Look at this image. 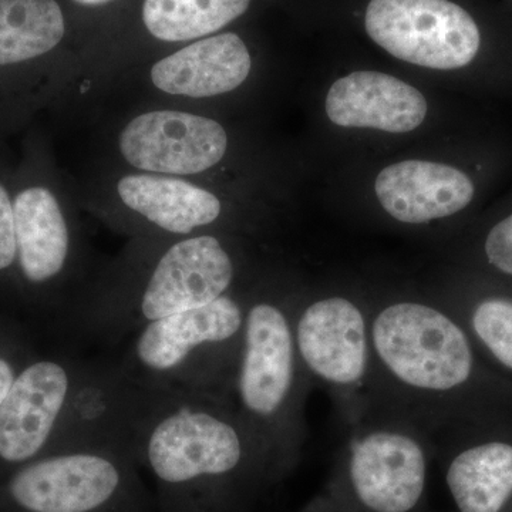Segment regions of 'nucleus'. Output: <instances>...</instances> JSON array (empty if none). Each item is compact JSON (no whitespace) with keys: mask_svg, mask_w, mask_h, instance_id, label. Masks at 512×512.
<instances>
[{"mask_svg":"<svg viewBox=\"0 0 512 512\" xmlns=\"http://www.w3.org/2000/svg\"><path fill=\"white\" fill-rule=\"evenodd\" d=\"M434 446L454 512H512V419L441 431Z\"/></svg>","mask_w":512,"mask_h":512,"instance_id":"nucleus-13","label":"nucleus"},{"mask_svg":"<svg viewBox=\"0 0 512 512\" xmlns=\"http://www.w3.org/2000/svg\"><path fill=\"white\" fill-rule=\"evenodd\" d=\"M228 147L221 123L187 110L141 111L116 134L117 154L131 171L192 180L220 165Z\"/></svg>","mask_w":512,"mask_h":512,"instance_id":"nucleus-12","label":"nucleus"},{"mask_svg":"<svg viewBox=\"0 0 512 512\" xmlns=\"http://www.w3.org/2000/svg\"><path fill=\"white\" fill-rule=\"evenodd\" d=\"M111 198L138 227L170 239L207 234L224 214L215 192L174 175L127 171L114 181Z\"/></svg>","mask_w":512,"mask_h":512,"instance_id":"nucleus-16","label":"nucleus"},{"mask_svg":"<svg viewBox=\"0 0 512 512\" xmlns=\"http://www.w3.org/2000/svg\"><path fill=\"white\" fill-rule=\"evenodd\" d=\"M70 29L63 0H0V137L49 99Z\"/></svg>","mask_w":512,"mask_h":512,"instance_id":"nucleus-8","label":"nucleus"},{"mask_svg":"<svg viewBox=\"0 0 512 512\" xmlns=\"http://www.w3.org/2000/svg\"><path fill=\"white\" fill-rule=\"evenodd\" d=\"M447 305L485 362L512 384V285L474 275Z\"/></svg>","mask_w":512,"mask_h":512,"instance_id":"nucleus-20","label":"nucleus"},{"mask_svg":"<svg viewBox=\"0 0 512 512\" xmlns=\"http://www.w3.org/2000/svg\"><path fill=\"white\" fill-rule=\"evenodd\" d=\"M369 313V412L412 420L431 436L512 419V384L485 362L447 303L397 299Z\"/></svg>","mask_w":512,"mask_h":512,"instance_id":"nucleus-1","label":"nucleus"},{"mask_svg":"<svg viewBox=\"0 0 512 512\" xmlns=\"http://www.w3.org/2000/svg\"><path fill=\"white\" fill-rule=\"evenodd\" d=\"M251 70L247 43L237 33L221 32L177 46L151 63L147 82L170 99L208 100L237 90Z\"/></svg>","mask_w":512,"mask_h":512,"instance_id":"nucleus-17","label":"nucleus"},{"mask_svg":"<svg viewBox=\"0 0 512 512\" xmlns=\"http://www.w3.org/2000/svg\"><path fill=\"white\" fill-rule=\"evenodd\" d=\"M66 3L67 8H79L84 10H97L110 8V6L116 5L120 0H63Z\"/></svg>","mask_w":512,"mask_h":512,"instance_id":"nucleus-25","label":"nucleus"},{"mask_svg":"<svg viewBox=\"0 0 512 512\" xmlns=\"http://www.w3.org/2000/svg\"><path fill=\"white\" fill-rule=\"evenodd\" d=\"M326 113L340 127L409 133L421 126L427 101L403 80L379 72H355L330 87Z\"/></svg>","mask_w":512,"mask_h":512,"instance_id":"nucleus-19","label":"nucleus"},{"mask_svg":"<svg viewBox=\"0 0 512 512\" xmlns=\"http://www.w3.org/2000/svg\"><path fill=\"white\" fill-rule=\"evenodd\" d=\"M74 376L55 360L33 363L16 376L0 404L3 463L22 467L39 458L62 421Z\"/></svg>","mask_w":512,"mask_h":512,"instance_id":"nucleus-15","label":"nucleus"},{"mask_svg":"<svg viewBox=\"0 0 512 512\" xmlns=\"http://www.w3.org/2000/svg\"><path fill=\"white\" fill-rule=\"evenodd\" d=\"M16 375L12 365L8 360L0 357V404H2L5 397L8 396L10 387L15 382Z\"/></svg>","mask_w":512,"mask_h":512,"instance_id":"nucleus-24","label":"nucleus"},{"mask_svg":"<svg viewBox=\"0 0 512 512\" xmlns=\"http://www.w3.org/2000/svg\"><path fill=\"white\" fill-rule=\"evenodd\" d=\"M476 276L512 285V207L485 225L474 245Z\"/></svg>","mask_w":512,"mask_h":512,"instance_id":"nucleus-22","label":"nucleus"},{"mask_svg":"<svg viewBox=\"0 0 512 512\" xmlns=\"http://www.w3.org/2000/svg\"><path fill=\"white\" fill-rule=\"evenodd\" d=\"M13 170L0 156V274L16 268L15 211H13Z\"/></svg>","mask_w":512,"mask_h":512,"instance_id":"nucleus-23","label":"nucleus"},{"mask_svg":"<svg viewBox=\"0 0 512 512\" xmlns=\"http://www.w3.org/2000/svg\"><path fill=\"white\" fill-rule=\"evenodd\" d=\"M247 302L231 293L210 305L141 326L123 369L144 389L229 400Z\"/></svg>","mask_w":512,"mask_h":512,"instance_id":"nucleus-5","label":"nucleus"},{"mask_svg":"<svg viewBox=\"0 0 512 512\" xmlns=\"http://www.w3.org/2000/svg\"><path fill=\"white\" fill-rule=\"evenodd\" d=\"M237 275V262L218 235L207 232L171 239L131 289L116 320L123 326L141 328L210 305L231 295Z\"/></svg>","mask_w":512,"mask_h":512,"instance_id":"nucleus-9","label":"nucleus"},{"mask_svg":"<svg viewBox=\"0 0 512 512\" xmlns=\"http://www.w3.org/2000/svg\"><path fill=\"white\" fill-rule=\"evenodd\" d=\"M365 26L390 55L429 69H467L483 50L476 18L451 0H372Z\"/></svg>","mask_w":512,"mask_h":512,"instance_id":"nucleus-10","label":"nucleus"},{"mask_svg":"<svg viewBox=\"0 0 512 512\" xmlns=\"http://www.w3.org/2000/svg\"><path fill=\"white\" fill-rule=\"evenodd\" d=\"M146 400L147 390L134 382L123 367L77 366L60 421L70 436L57 451L120 447L133 453Z\"/></svg>","mask_w":512,"mask_h":512,"instance_id":"nucleus-14","label":"nucleus"},{"mask_svg":"<svg viewBox=\"0 0 512 512\" xmlns=\"http://www.w3.org/2000/svg\"><path fill=\"white\" fill-rule=\"evenodd\" d=\"M293 309L271 296L249 299L229 393L239 417L281 480L301 458L303 409L311 384L296 349Z\"/></svg>","mask_w":512,"mask_h":512,"instance_id":"nucleus-3","label":"nucleus"},{"mask_svg":"<svg viewBox=\"0 0 512 512\" xmlns=\"http://www.w3.org/2000/svg\"><path fill=\"white\" fill-rule=\"evenodd\" d=\"M352 427L322 488L298 512H426L436 458L429 431L379 410Z\"/></svg>","mask_w":512,"mask_h":512,"instance_id":"nucleus-4","label":"nucleus"},{"mask_svg":"<svg viewBox=\"0 0 512 512\" xmlns=\"http://www.w3.org/2000/svg\"><path fill=\"white\" fill-rule=\"evenodd\" d=\"M131 451L77 447L19 467L5 494L18 512H150Z\"/></svg>","mask_w":512,"mask_h":512,"instance_id":"nucleus-6","label":"nucleus"},{"mask_svg":"<svg viewBox=\"0 0 512 512\" xmlns=\"http://www.w3.org/2000/svg\"><path fill=\"white\" fill-rule=\"evenodd\" d=\"M296 349L309 380L328 389L350 424L370 407L372 343L366 306L343 295L293 309Z\"/></svg>","mask_w":512,"mask_h":512,"instance_id":"nucleus-7","label":"nucleus"},{"mask_svg":"<svg viewBox=\"0 0 512 512\" xmlns=\"http://www.w3.org/2000/svg\"><path fill=\"white\" fill-rule=\"evenodd\" d=\"M16 269L33 286L59 281L74 252V232L64 192L39 140L26 143L13 170Z\"/></svg>","mask_w":512,"mask_h":512,"instance_id":"nucleus-11","label":"nucleus"},{"mask_svg":"<svg viewBox=\"0 0 512 512\" xmlns=\"http://www.w3.org/2000/svg\"><path fill=\"white\" fill-rule=\"evenodd\" d=\"M146 390L133 456L156 483L158 512H242L281 481L231 400Z\"/></svg>","mask_w":512,"mask_h":512,"instance_id":"nucleus-2","label":"nucleus"},{"mask_svg":"<svg viewBox=\"0 0 512 512\" xmlns=\"http://www.w3.org/2000/svg\"><path fill=\"white\" fill-rule=\"evenodd\" d=\"M375 190L390 217L421 225L468 210L476 201L478 185L454 165L409 160L384 168L377 175Z\"/></svg>","mask_w":512,"mask_h":512,"instance_id":"nucleus-18","label":"nucleus"},{"mask_svg":"<svg viewBox=\"0 0 512 512\" xmlns=\"http://www.w3.org/2000/svg\"><path fill=\"white\" fill-rule=\"evenodd\" d=\"M252 0H141L138 20L151 40L181 46L217 35L244 16Z\"/></svg>","mask_w":512,"mask_h":512,"instance_id":"nucleus-21","label":"nucleus"}]
</instances>
